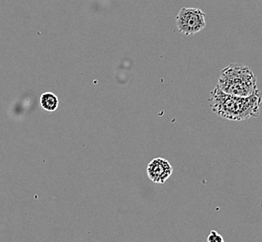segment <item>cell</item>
<instances>
[{
    "instance_id": "7a4b0ae2",
    "label": "cell",
    "mask_w": 262,
    "mask_h": 242,
    "mask_svg": "<svg viewBox=\"0 0 262 242\" xmlns=\"http://www.w3.org/2000/svg\"><path fill=\"white\" fill-rule=\"evenodd\" d=\"M216 87L227 94L238 97H249L258 90L253 71L239 63H231L221 71Z\"/></svg>"
},
{
    "instance_id": "5b68a950",
    "label": "cell",
    "mask_w": 262,
    "mask_h": 242,
    "mask_svg": "<svg viewBox=\"0 0 262 242\" xmlns=\"http://www.w3.org/2000/svg\"><path fill=\"white\" fill-rule=\"evenodd\" d=\"M40 106L42 108L48 112H54L57 110L59 106V99L57 95L53 92H45L40 96Z\"/></svg>"
},
{
    "instance_id": "3957f363",
    "label": "cell",
    "mask_w": 262,
    "mask_h": 242,
    "mask_svg": "<svg viewBox=\"0 0 262 242\" xmlns=\"http://www.w3.org/2000/svg\"><path fill=\"white\" fill-rule=\"evenodd\" d=\"M179 31L185 36H191L205 29V13L196 8H183L176 18Z\"/></svg>"
},
{
    "instance_id": "8992f818",
    "label": "cell",
    "mask_w": 262,
    "mask_h": 242,
    "mask_svg": "<svg viewBox=\"0 0 262 242\" xmlns=\"http://www.w3.org/2000/svg\"><path fill=\"white\" fill-rule=\"evenodd\" d=\"M207 242H224V239L219 232L212 230L207 237Z\"/></svg>"
},
{
    "instance_id": "6da1fadb",
    "label": "cell",
    "mask_w": 262,
    "mask_h": 242,
    "mask_svg": "<svg viewBox=\"0 0 262 242\" xmlns=\"http://www.w3.org/2000/svg\"><path fill=\"white\" fill-rule=\"evenodd\" d=\"M210 107L217 116L232 121L247 120L259 115L262 95L259 90L249 97L227 94L215 87L210 92Z\"/></svg>"
},
{
    "instance_id": "277c9868",
    "label": "cell",
    "mask_w": 262,
    "mask_h": 242,
    "mask_svg": "<svg viewBox=\"0 0 262 242\" xmlns=\"http://www.w3.org/2000/svg\"><path fill=\"white\" fill-rule=\"evenodd\" d=\"M173 167L165 158H156L148 163L147 174L155 184H164L173 174Z\"/></svg>"
}]
</instances>
